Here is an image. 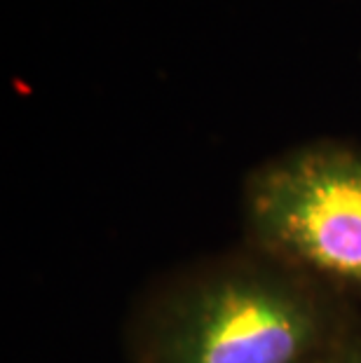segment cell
<instances>
[{
  "instance_id": "1",
  "label": "cell",
  "mask_w": 361,
  "mask_h": 363,
  "mask_svg": "<svg viewBox=\"0 0 361 363\" xmlns=\"http://www.w3.org/2000/svg\"><path fill=\"white\" fill-rule=\"evenodd\" d=\"M359 303L242 242L155 277L122 326L127 363H328Z\"/></svg>"
},
{
  "instance_id": "2",
  "label": "cell",
  "mask_w": 361,
  "mask_h": 363,
  "mask_svg": "<svg viewBox=\"0 0 361 363\" xmlns=\"http://www.w3.org/2000/svg\"><path fill=\"white\" fill-rule=\"evenodd\" d=\"M242 228V242L361 303V145L317 138L260 162Z\"/></svg>"
},
{
  "instance_id": "3",
  "label": "cell",
  "mask_w": 361,
  "mask_h": 363,
  "mask_svg": "<svg viewBox=\"0 0 361 363\" xmlns=\"http://www.w3.org/2000/svg\"><path fill=\"white\" fill-rule=\"evenodd\" d=\"M328 363H361V333L343 347Z\"/></svg>"
}]
</instances>
